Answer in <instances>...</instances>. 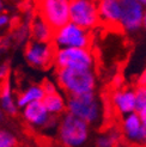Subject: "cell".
<instances>
[{
    "mask_svg": "<svg viewBox=\"0 0 146 147\" xmlns=\"http://www.w3.org/2000/svg\"><path fill=\"white\" fill-rule=\"evenodd\" d=\"M57 84L68 96H78L93 92L96 87V77L92 69L57 68Z\"/></svg>",
    "mask_w": 146,
    "mask_h": 147,
    "instance_id": "6da1fadb",
    "label": "cell"
},
{
    "mask_svg": "<svg viewBox=\"0 0 146 147\" xmlns=\"http://www.w3.org/2000/svg\"><path fill=\"white\" fill-rule=\"evenodd\" d=\"M57 138L64 146H82L89 138V123L71 113H67L59 124Z\"/></svg>",
    "mask_w": 146,
    "mask_h": 147,
    "instance_id": "7a4b0ae2",
    "label": "cell"
},
{
    "mask_svg": "<svg viewBox=\"0 0 146 147\" xmlns=\"http://www.w3.org/2000/svg\"><path fill=\"white\" fill-rule=\"evenodd\" d=\"M66 109L67 113L73 114L89 124L97 123L102 116V105L95 92L70 96Z\"/></svg>",
    "mask_w": 146,
    "mask_h": 147,
    "instance_id": "3957f363",
    "label": "cell"
},
{
    "mask_svg": "<svg viewBox=\"0 0 146 147\" xmlns=\"http://www.w3.org/2000/svg\"><path fill=\"white\" fill-rule=\"evenodd\" d=\"M93 56L89 48L66 47L59 48L55 51L54 63L57 68H79L92 69Z\"/></svg>",
    "mask_w": 146,
    "mask_h": 147,
    "instance_id": "277c9868",
    "label": "cell"
},
{
    "mask_svg": "<svg viewBox=\"0 0 146 147\" xmlns=\"http://www.w3.org/2000/svg\"><path fill=\"white\" fill-rule=\"evenodd\" d=\"M53 43L56 49L66 47L89 48L91 37L87 29L77 25L73 22H68L54 32Z\"/></svg>",
    "mask_w": 146,
    "mask_h": 147,
    "instance_id": "5b68a950",
    "label": "cell"
},
{
    "mask_svg": "<svg viewBox=\"0 0 146 147\" xmlns=\"http://www.w3.org/2000/svg\"><path fill=\"white\" fill-rule=\"evenodd\" d=\"M70 19L87 30L96 28L101 22L97 4L93 0H71Z\"/></svg>",
    "mask_w": 146,
    "mask_h": 147,
    "instance_id": "8992f818",
    "label": "cell"
},
{
    "mask_svg": "<svg viewBox=\"0 0 146 147\" xmlns=\"http://www.w3.org/2000/svg\"><path fill=\"white\" fill-rule=\"evenodd\" d=\"M71 0H40V14L52 25L54 30H57L70 19Z\"/></svg>",
    "mask_w": 146,
    "mask_h": 147,
    "instance_id": "52a82bcc",
    "label": "cell"
},
{
    "mask_svg": "<svg viewBox=\"0 0 146 147\" xmlns=\"http://www.w3.org/2000/svg\"><path fill=\"white\" fill-rule=\"evenodd\" d=\"M56 48L53 42H39L32 40L25 49V59L35 67H47L54 60Z\"/></svg>",
    "mask_w": 146,
    "mask_h": 147,
    "instance_id": "ba28073f",
    "label": "cell"
},
{
    "mask_svg": "<svg viewBox=\"0 0 146 147\" xmlns=\"http://www.w3.org/2000/svg\"><path fill=\"white\" fill-rule=\"evenodd\" d=\"M121 20L120 26L128 32L137 31L144 23V5L138 0H121Z\"/></svg>",
    "mask_w": 146,
    "mask_h": 147,
    "instance_id": "9c48e42d",
    "label": "cell"
},
{
    "mask_svg": "<svg viewBox=\"0 0 146 147\" xmlns=\"http://www.w3.org/2000/svg\"><path fill=\"white\" fill-rule=\"evenodd\" d=\"M122 133L129 142L146 145V127L137 111L126 115L123 119Z\"/></svg>",
    "mask_w": 146,
    "mask_h": 147,
    "instance_id": "30bf717a",
    "label": "cell"
},
{
    "mask_svg": "<svg viewBox=\"0 0 146 147\" xmlns=\"http://www.w3.org/2000/svg\"><path fill=\"white\" fill-rule=\"evenodd\" d=\"M23 115H24V119L25 121L31 124L32 127H46L47 123L50 120V114L46 105L43 104L42 100H35L31 102L24 108L23 110Z\"/></svg>",
    "mask_w": 146,
    "mask_h": 147,
    "instance_id": "8fae6325",
    "label": "cell"
},
{
    "mask_svg": "<svg viewBox=\"0 0 146 147\" xmlns=\"http://www.w3.org/2000/svg\"><path fill=\"white\" fill-rule=\"evenodd\" d=\"M99 19L110 26H120L121 20V0H99L97 3Z\"/></svg>",
    "mask_w": 146,
    "mask_h": 147,
    "instance_id": "7c38bea8",
    "label": "cell"
},
{
    "mask_svg": "<svg viewBox=\"0 0 146 147\" xmlns=\"http://www.w3.org/2000/svg\"><path fill=\"white\" fill-rule=\"evenodd\" d=\"M113 105L116 111L121 115H128L135 111L137 109V97L135 91L132 90H118L112 96Z\"/></svg>",
    "mask_w": 146,
    "mask_h": 147,
    "instance_id": "4fadbf2b",
    "label": "cell"
},
{
    "mask_svg": "<svg viewBox=\"0 0 146 147\" xmlns=\"http://www.w3.org/2000/svg\"><path fill=\"white\" fill-rule=\"evenodd\" d=\"M55 30L48 22L39 13L32 19L31 23V36L32 40L39 42H53Z\"/></svg>",
    "mask_w": 146,
    "mask_h": 147,
    "instance_id": "5bb4252c",
    "label": "cell"
},
{
    "mask_svg": "<svg viewBox=\"0 0 146 147\" xmlns=\"http://www.w3.org/2000/svg\"><path fill=\"white\" fill-rule=\"evenodd\" d=\"M46 96V92L43 90L42 85H34L26 89L23 93L20 94L17 99V105L18 108H25L29 103L35 102V100H42Z\"/></svg>",
    "mask_w": 146,
    "mask_h": 147,
    "instance_id": "9a60e30c",
    "label": "cell"
},
{
    "mask_svg": "<svg viewBox=\"0 0 146 147\" xmlns=\"http://www.w3.org/2000/svg\"><path fill=\"white\" fill-rule=\"evenodd\" d=\"M43 104L46 105L47 110L52 115H60L65 111L66 109V104H65L64 98L60 96L59 93L53 92V93H47L45 98L42 99Z\"/></svg>",
    "mask_w": 146,
    "mask_h": 147,
    "instance_id": "2e32d148",
    "label": "cell"
},
{
    "mask_svg": "<svg viewBox=\"0 0 146 147\" xmlns=\"http://www.w3.org/2000/svg\"><path fill=\"white\" fill-rule=\"evenodd\" d=\"M0 99H1V109L10 115L17 114V103H14L12 92H11V85L9 82H6L0 92Z\"/></svg>",
    "mask_w": 146,
    "mask_h": 147,
    "instance_id": "e0dca14e",
    "label": "cell"
},
{
    "mask_svg": "<svg viewBox=\"0 0 146 147\" xmlns=\"http://www.w3.org/2000/svg\"><path fill=\"white\" fill-rule=\"evenodd\" d=\"M120 133L116 130H112L109 131L108 134L103 135V136H99L96 141V146L98 147H112V146H115L116 144H119L120 141Z\"/></svg>",
    "mask_w": 146,
    "mask_h": 147,
    "instance_id": "ac0fdd59",
    "label": "cell"
},
{
    "mask_svg": "<svg viewBox=\"0 0 146 147\" xmlns=\"http://www.w3.org/2000/svg\"><path fill=\"white\" fill-rule=\"evenodd\" d=\"M135 97H137V109L135 111L146 108V86L138 85L135 89Z\"/></svg>",
    "mask_w": 146,
    "mask_h": 147,
    "instance_id": "d6986e66",
    "label": "cell"
},
{
    "mask_svg": "<svg viewBox=\"0 0 146 147\" xmlns=\"http://www.w3.org/2000/svg\"><path fill=\"white\" fill-rule=\"evenodd\" d=\"M17 144L14 136L5 130H0V147H14Z\"/></svg>",
    "mask_w": 146,
    "mask_h": 147,
    "instance_id": "ffe728a7",
    "label": "cell"
},
{
    "mask_svg": "<svg viewBox=\"0 0 146 147\" xmlns=\"http://www.w3.org/2000/svg\"><path fill=\"white\" fill-rule=\"evenodd\" d=\"M42 87H43V90H45L46 94H47V93H53V92H56L55 85H54L53 83L48 82V80H46V82H43V84H42Z\"/></svg>",
    "mask_w": 146,
    "mask_h": 147,
    "instance_id": "44dd1931",
    "label": "cell"
},
{
    "mask_svg": "<svg viewBox=\"0 0 146 147\" xmlns=\"http://www.w3.org/2000/svg\"><path fill=\"white\" fill-rule=\"evenodd\" d=\"M9 17H7V14H4V13H0V28L5 26L7 23H9Z\"/></svg>",
    "mask_w": 146,
    "mask_h": 147,
    "instance_id": "7402d4cb",
    "label": "cell"
},
{
    "mask_svg": "<svg viewBox=\"0 0 146 147\" xmlns=\"http://www.w3.org/2000/svg\"><path fill=\"white\" fill-rule=\"evenodd\" d=\"M138 85L146 86V69L141 73V76L139 77V79H138Z\"/></svg>",
    "mask_w": 146,
    "mask_h": 147,
    "instance_id": "603a6c76",
    "label": "cell"
},
{
    "mask_svg": "<svg viewBox=\"0 0 146 147\" xmlns=\"http://www.w3.org/2000/svg\"><path fill=\"white\" fill-rule=\"evenodd\" d=\"M137 113L139 114L140 119H141V121H143V123H144V126L146 127V108H144V109L139 110V111H137Z\"/></svg>",
    "mask_w": 146,
    "mask_h": 147,
    "instance_id": "cb8c5ba5",
    "label": "cell"
},
{
    "mask_svg": "<svg viewBox=\"0 0 146 147\" xmlns=\"http://www.w3.org/2000/svg\"><path fill=\"white\" fill-rule=\"evenodd\" d=\"M7 72H9V68H7L6 65L0 66V79L6 77V76H7Z\"/></svg>",
    "mask_w": 146,
    "mask_h": 147,
    "instance_id": "d4e9b609",
    "label": "cell"
},
{
    "mask_svg": "<svg viewBox=\"0 0 146 147\" xmlns=\"http://www.w3.org/2000/svg\"><path fill=\"white\" fill-rule=\"evenodd\" d=\"M143 26L146 29V9H145V13H144V23H143Z\"/></svg>",
    "mask_w": 146,
    "mask_h": 147,
    "instance_id": "484cf974",
    "label": "cell"
},
{
    "mask_svg": "<svg viewBox=\"0 0 146 147\" xmlns=\"http://www.w3.org/2000/svg\"><path fill=\"white\" fill-rule=\"evenodd\" d=\"M138 1H139V3H141V4L144 5V6L146 5V0H138Z\"/></svg>",
    "mask_w": 146,
    "mask_h": 147,
    "instance_id": "4316f807",
    "label": "cell"
},
{
    "mask_svg": "<svg viewBox=\"0 0 146 147\" xmlns=\"http://www.w3.org/2000/svg\"><path fill=\"white\" fill-rule=\"evenodd\" d=\"M1 10H3V1L0 0V11H1Z\"/></svg>",
    "mask_w": 146,
    "mask_h": 147,
    "instance_id": "83f0119b",
    "label": "cell"
},
{
    "mask_svg": "<svg viewBox=\"0 0 146 147\" xmlns=\"http://www.w3.org/2000/svg\"><path fill=\"white\" fill-rule=\"evenodd\" d=\"M3 120V113H1V110H0V121Z\"/></svg>",
    "mask_w": 146,
    "mask_h": 147,
    "instance_id": "f1b7e54d",
    "label": "cell"
}]
</instances>
